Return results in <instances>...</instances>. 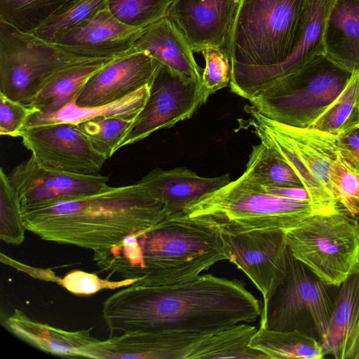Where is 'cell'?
<instances>
[{
  "label": "cell",
  "mask_w": 359,
  "mask_h": 359,
  "mask_svg": "<svg viewBox=\"0 0 359 359\" xmlns=\"http://www.w3.org/2000/svg\"><path fill=\"white\" fill-rule=\"evenodd\" d=\"M36 111L0 93V135L20 137L29 117Z\"/></svg>",
  "instance_id": "cell-38"
},
{
  "label": "cell",
  "mask_w": 359,
  "mask_h": 359,
  "mask_svg": "<svg viewBox=\"0 0 359 359\" xmlns=\"http://www.w3.org/2000/svg\"><path fill=\"white\" fill-rule=\"evenodd\" d=\"M8 177L21 209L93 195L109 189V177L62 172L41 165L31 156L16 165Z\"/></svg>",
  "instance_id": "cell-14"
},
{
  "label": "cell",
  "mask_w": 359,
  "mask_h": 359,
  "mask_svg": "<svg viewBox=\"0 0 359 359\" xmlns=\"http://www.w3.org/2000/svg\"><path fill=\"white\" fill-rule=\"evenodd\" d=\"M172 0H108L107 8L121 22L144 29L165 17Z\"/></svg>",
  "instance_id": "cell-34"
},
{
  "label": "cell",
  "mask_w": 359,
  "mask_h": 359,
  "mask_svg": "<svg viewBox=\"0 0 359 359\" xmlns=\"http://www.w3.org/2000/svg\"><path fill=\"white\" fill-rule=\"evenodd\" d=\"M219 233L226 260L242 271L261 292L264 308L286 275L285 231L268 229Z\"/></svg>",
  "instance_id": "cell-12"
},
{
  "label": "cell",
  "mask_w": 359,
  "mask_h": 359,
  "mask_svg": "<svg viewBox=\"0 0 359 359\" xmlns=\"http://www.w3.org/2000/svg\"><path fill=\"white\" fill-rule=\"evenodd\" d=\"M359 340V267L340 285L325 336V355L348 359Z\"/></svg>",
  "instance_id": "cell-23"
},
{
  "label": "cell",
  "mask_w": 359,
  "mask_h": 359,
  "mask_svg": "<svg viewBox=\"0 0 359 359\" xmlns=\"http://www.w3.org/2000/svg\"><path fill=\"white\" fill-rule=\"evenodd\" d=\"M132 52H144L182 76L201 81V69L190 43L166 16L142 29L133 43Z\"/></svg>",
  "instance_id": "cell-21"
},
{
  "label": "cell",
  "mask_w": 359,
  "mask_h": 359,
  "mask_svg": "<svg viewBox=\"0 0 359 359\" xmlns=\"http://www.w3.org/2000/svg\"><path fill=\"white\" fill-rule=\"evenodd\" d=\"M351 74L322 54L249 102L272 120L292 127L308 128L343 90Z\"/></svg>",
  "instance_id": "cell-6"
},
{
  "label": "cell",
  "mask_w": 359,
  "mask_h": 359,
  "mask_svg": "<svg viewBox=\"0 0 359 359\" xmlns=\"http://www.w3.org/2000/svg\"><path fill=\"white\" fill-rule=\"evenodd\" d=\"M144 52L117 57L92 76L76 97L81 107L108 104L151 86L160 67Z\"/></svg>",
  "instance_id": "cell-16"
},
{
  "label": "cell",
  "mask_w": 359,
  "mask_h": 359,
  "mask_svg": "<svg viewBox=\"0 0 359 359\" xmlns=\"http://www.w3.org/2000/svg\"><path fill=\"white\" fill-rule=\"evenodd\" d=\"M207 334L133 332L100 340L98 359H198Z\"/></svg>",
  "instance_id": "cell-17"
},
{
  "label": "cell",
  "mask_w": 359,
  "mask_h": 359,
  "mask_svg": "<svg viewBox=\"0 0 359 359\" xmlns=\"http://www.w3.org/2000/svg\"><path fill=\"white\" fill-rule=\"evenodd\" d=\"M250 346L267 359H320L324 358L320 341L298 330L275 331L259 327Z\"/></svg>",
  "instance_id": "cell-27"
},
{
  "label": "cell",
  "mask_w": 359,
  "mask_h": 359,
  "mask_svg": "<svg viewBox=\"0 0 359 359\" xmlns=\"http://www.w3.org/2000/svg\"><path fill=\"white\" fill-rule=\"evenodd\" d=\"M339 154L359 171V124L335 136Z\"/></svg>",
  "instance_id": "cell-39"
},
{
  "label": "cell",
  "mask_w": 359,
  "mask_h": 359,
  "mask_svg": "<svg viewBox=\"0 0 359 359\" xmlns=\"http://www.w3.org/2000/svg\"><path fill=\"white\" fill-rule=\"evenodd\" d=\"M26 229L42 240L91 250L118 245L170 218L139 182L81 198L22 210Z\"/></svg>",
  "instance_id": "cell-2"
},
{
  "label": "cell",
  "mask_w": 359,
  "mask_h": 359,
  "mask_svg": "<svg viewBox=\"0 0 359 359\" xmlns=\"http://www.w3.org/2000/svg\"><path fill=\"white\" fill-rule=\"evenodd\" d=\"M356 217V219H358V222H359V212H358V214L356 215V217Z\"/></svg>",
  "instance_id": "cell-41"
},
{
  "label": "cell",
  "mask_w": 359,
  "mask_h": 359,
  "mask_svg": "<svg viewBox=\"0 0 359 359\" xmlns=\"http://www.w3.org/2000/svg\"><path fill=\"white\" fill-rule=\"evenodd\" d=\"M244 109L250 115L249 126L260 141L291 166L312 196L330 208L341 210L330 189L331 169L339 155L335 136L280 123L250 104Z\"/></svg>",
  "instance_id": "cell-8"
},
{
  "label": "cell",
  "mask_w": 359,
  "mask_h": 359,
  "mask_svg": "<svg viewBox=\"0 0 359 359\" xmlns=\"http://www.w3.org/2000/svg\"><path fill=\"white\" fill-rule=\"evenodd\" d=\"M231 181L229 173L205 177L186 168L178 167L170 170L156 168L138 182L165 205L170 217H177L189 203Z\"/></svg>",
  "instance_id": "cell-20"
},
{
  "label": "cell",
  "mask_w": 359,
  "mask_h": 359,
  "mask_svg": "<svg viewBox=\"0 0 359 359\" xmlns=\"http://www.w3.org/2000/svg\"><path fill=\"white\" fill-rule=\"evenodd\" d=\"M93 259L103 271L138 278L133 285L159 286L194 280L226 257L218 230L177 217L93 252Z\"/></svg>",
  "instance_id": "cell-3"
},
{
  "label": "cell",
  "mask_w": 359,
  "mask_h": 359,
  "mask_svg": "<svg viewBox=\"0 0 359 359\" xmlns=\"http://www.w3.org/2000/svg\"><path fill=\"white\" fill-rule=\"evenodd\" d=\"M330 189L342 210L355 217L359 212V171L339 152L331 169Z\"/></svg>",
  "instance_id": "cell-35"
},
{
  "label": "cell",
  "mask_w": 359,
  "mask_h": 359,
  "mask_svg": "<svg viewBox=\"0 0 359 359\" xmlns=\"http://www.w3.org/2000/svg\"><path fill=\"white\" fill-rule=\"evenodd\" d=\"M108 0H72L32 34L53 43L63 34L107 7Z\"/></svg>",
  "instance_id": "cell-31"
},
{
  "label": "cell",
  "mask_w": 359,
  "mask_h": 359,
  "mask_svg": "<svg viewBox=\"0 0 359 359\" xmlns=\"http://www.w3.org/2000/svg\"><path fill=\"white\" fill-rule=\"evenodd\" d=\"M262 311L243 281L208 273L175 285L123 287L105 299L102 318L110 337L133 332L209 334L253 323Z\"/></svg>",
  "instance_id": "cell-1"
},
{
  "label": "cell",
  "mask_w": 359,
  "mask_h": 359,
  "mask_svg": "<svg viewBox=\"0 0 359 359\" xmlns=\"http://www.w3.org/2000/svg\"><path fill=\"white\" fill-rule=\"evenodd\" d=\"M359 124V72L309 128L339 135Z\"/></svg>",
  "instance_id": "cell-29"
},
{
  "label": "cell",
  "mask_w": 359,
  "mask_h": 359,
  "mask_svg": "<svg viewBox=\"0 0 359 359\" xmlns=\"http://www.w3.org/2000/svg\"><path fill=\"white\" fill-rule=\"evenodd\" d=\"M205 67L202 73L201 88L207 99L231 81V67L229 55L224 47L209 46L202 52Z\"/></svg>",
  "instance_id": "cell-36"
},
{
  "label": "cell",
  "mask_w": 359,
  "mask_h": 359,
  "mask_svg": "<svg viewBox=\"0 0 359 359\" xmlns=\"http://www.w3.org/2000/svg\"><path fill=\"white\" fill-rule=\"evenodd\" d=\"M306 0H241L224 47L230 89L248 100L263 89L291 55L301 35Z\"/></svg>",
  "instance_id": "cell-4"
},
{
  "label": "cell",
  "mask_w": 359,
  "mask_h": 359,
  "mask_svg": "<svg viewBox=\"0 0 359 359\" xmlns=\"http://www.w3.org/2000/svg\"><path fill=\"white\" fill-rule=\"evenodd\" d=\"M72 0H0V20L32 33Z\"/></svg>",
  "instance_id": "cell-30"
},
{
  "label": "cell",
  "mask_w": 359,
  "mask_h": 359,
  "mask_svg": "<svg viewBox=\"0 0 359 359\" xmlns=\"http://www.w3.org/2000/svg\"><path fill=\"white\" fill-rule=\"evenodd\" d=\"M13 335L45 353L65 358L97 359L100 339L91 335L92 328L67 331L30 318L15 309L4 320Z\"/></svg>",
  "instance_id": "cell-19"
},
{
  "label": "cell",
  "mask_w": 359,
  "mask_h": 359,
  "mask_svg": "<svg viewBox=\"0 0 359 359\" xmlns=\"http://www.w3.org/2000/svg\"><path fill=\"white\" fill-rule=\"evenodd\" d=\"M87 59L0 20V93L26 106L61 72Z\"/></svg>",
  "instance_id": "cell-10"
},
{
  "label": "cell",
  "mask_w": 359,
  "mask_h": 359,
  "mask_svg": "<svg viewBox=\"0 0 359 359\" xmlns=\"http://www.w3.org/2000/svg\"><path fill=\"white\" fill-rule=\"evenodd\" d=\"M132 122L115 117L98 116L76 126L92 146L108 159L119 149Z\"/></svg>",
  "instance_id": "cell-33"
},
{
  "label": "cell",
  "mask_w": 359,
  "mask_h": 359,
  "mask_svg": "<svg viewBox=\"0 0 359 359\" xmlns=\"http://www.w3.org/2000/svg\"><path fill=\"white\" fill-rule=\"evenodd\" d=\"M138 278H123L121 280H110L101 278L95 273L74 270L63 278H58L57 283L67 291L77 295H90L102 290H116L136 283Z\"/></svg>",
  "instance_id": "cell-37"
},
{
  "label": "cell",
  "mask_w": 359,
  "mask_h": 359,
  "mask_svg": "<svg viewBox=\"0 0 359 359\" xmlns=\"http://www.w3.org/2000/svg\"><path fill=\"white\" fill-rule=\"evenodd\" d=\"M348 359H359V340L350 355Z\"/></svg>",
  "instance_id": "cell-40"
},
{
  "label": "cell",
  "mask_w": 359,
  "mask_h": 359,
  "mask_svg": "<svg viewBox=\"0 0 359 359\" xmlns=\"http://www.w3.org/2000/svg\"><path fill=\"white\" fill-rule=\"evenodd\" d=\"M114 58H90L67 68L57 74L27 107L39 113L60 110L79 93L92 76Z\"/></svg>",
  "instance_id": "cell-26"
},
{
  "label": "cell",
  "mask_w": 359,
  "mask_h": 359,
  "mask_svg": "<svg viewBox=\"0 0 359 359\" xmlns=\"http://www.w3.org/2000/svg\"><path fill=\"white\" fill-rule=\"evenodd\" d=\"M20 137L31 156L46 168L75 174L97 175L107 160L75 124L26 127Z\"/></svg>",
  "instance_id": "cell-13"
},
{
  "label": "cell",
  "mask_w": 359,
  "mask_h": 359,
  "mask_svg": "<svg viewBox=\"0 0 359 359\" xmlns=\"http://www.w3.org/2000/svg\"><path fill=\"white\" fill-rule=\"evenodd\" d=\"M207 100L201 81L182 76L160 65L145 105L130 126L119 149L190 118Z\"/></svg>",
  "instance_id": "cell-11"
},
{
  "label": "cell",
  "mask_w": 359,
  "mask_h": 359,
  "mask_svg": "<svg viewBox=\"0 0 359 359\" xmlns=\"http://www.w3.org/2000/svg\"><path fill=\"white\" fill-rule=\"evenodd\" d=\"M149 93L150 86L147 85L118 100L92 107L78 105L76 102L78 94L57 111L32 114L29 117L25 128L60 123L76 125L98 116L115 117L133 121L144 107Z\"/></svg>",
  "instance_id": "cell-24"
},
{
  "label": "cell",
  "mask_w": 359,
  "mask_h": 359,
  "mask_svg": "<svg viewBox=\"0 0 359 359\" xmlns=\"http://www.w3.org/2000/svg\"><path fill=\"white\" fill-rule=\"evenodd\" d=\"M285 238L293 257L328 284L340 286L359 267V222L343 210L313 215Z\"/></svg>",
  "instance_id": "cell-7"
},
{
  "label": "cell",
  "mask_w": 359,
  "mask_h": 359,
  "mask_svg": "<svg viewBox=\"0 0 359 359\" xmlns=\"http://www.w3.org/2000/svg\"><path fill=\"white\" fill-rule=\"evenodd\" d=\"M142 30L121 22L107 7L53 43L81 57H117L130 52Z\"/></svg>",
  "instance_id": "cell-18"
},
{
  "label": "cell",
  "mask_w": 359,
  "mask_h": 359,
  "mask_svg": "<svg viewBox=\"0 0 359 359\" xmlns=\"http://www.w3.org/2000/svg\"><path fill=\"white\" fill-rule=\"evenodd\" d=\"M323 55L340 68L359 72V0H334L323 36Z\"/></svg>",
  "instance_id": "cell-22"
},
{
  "label": "cell",
  "mask_w": 359,
  "mask_h": 359,
  "mask_svg": "<svg viewBox=\"0 0 359 359\" xmlns=\"http://www.w3.org/2000/svg\"><path fill=\"white\" fill-rule=\"evenodd\" d=\"M21 204L8 175L0 168V238L7 244L18 245L25 238Z\"/></svg>",
  "instance_id": "cell-32"
},
{
  "label": "cell",
  "mask_w": 359,
  "mask_h": 359,
  "mask_svg": "<svg viewBox=\"0 0 359 359\" xmlns=\"http://www.w3.org/2000/svg\"><path fill=\"white\" fill-rule=\"evenodd\" d=\"M241 0H172L166 17L181 30L194 52L224 47Z\"/></svg>",
  "instance_id": "cell-15"
},
{
  "label": "cell",
  "mask_w": 359,
  "mask_h": 359,
  "mask_svg": "<svg viewBox=\"0 0 359 359\" xmlns=\"http://www.w3.org/2000/svg\"><path fill=\"white\" fill-rule=\"evenodd\" d=\"M334 1L306 0L302 32L297 46L288 59L271 75L259 94L273 83L299 69L315 57L323 54V32L328 13Z\"/></svg>",
  "instance_id": "cell-25"
},
{
  "label": "cell",
  "mask_w": 359,
  "mask_h": 359,
  "mask_svg": "<svg viewBox=\"0 0 359 359\" xmlns=\"http://www.w3.org/2000/svg\"><path fill=\"white\" fill-rule=\"evenodd\" d=\"M323 213L331 212L313 201L269 193L241 175L189 203L180 217L219 232L238 233L268 229L286 232L309 217Z\"/></svg>",
  "instance_id": "cell-5"
},
{
  "label": "cell",
  "mask_w": 359,
  "mask_h": 359,
  "mask_svg": "<svg viewBox=\"0 0 359 359\" xmlns=\"http://www.w3.org/2000/svg\"><path fill=\"white\" fill-rule=\"evenodd\" d=\"M339 288L322 280L294 258L287 247L286 275L262 308L259 327L275 331L298 330L321 343Z\"/></svg>",
  "instance_id": "cell-9"
},
{
  "label": "cell",
  "mask_w": 359,
  "mask_h": 359,
  "mask_svg": "<svg viewBox=\"0 0 359 359\" xmlns=\"http://www.w3.org/2000/svg\"><path fill=\"white\" fill-rule=\"evenodd\" d=\"M242 176L250 183L276 187H304L291 166L263 142L252 147Z\"/></svg>",
  "instance_id": "cell-28"
}]
</instances>
